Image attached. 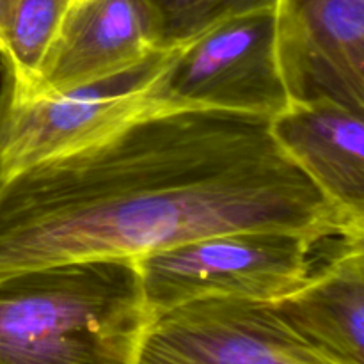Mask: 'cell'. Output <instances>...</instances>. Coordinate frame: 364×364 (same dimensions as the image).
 <instances>
[{
    "label": "cell",
    "mask_w": 364,
    "mask_h": 364,
    "mask_svg": "<svg viewBox=\"0 0 364 364\" xmlns=\"http://www.w3.org/2000/svg\"><path fill=\"white\" fill-rule=\"evenodd\" d=\"M230 231L354 233L269 117L155 107L91 146L0 180V279L139 258Z\"/></svg>",
    "instance_id": "cell-1"
},
{
    "label": "cell",
    "mask_w": 364,
    "mask_h": 364,
    "mask_svg": "<svg viewBox=\"0 0 364 364\" xmlns=\"http://www.w3.org/2000/svg\"><path fill=\"white\" fill-rule=\"evenodd\" d=\"M151 320L135 258L21 270L0 279V364H137Z\"/></svg>",
    "instance_id": "cell-2"
},
{
    "label": "cell",
    "mask_w": 364,
    "mask_h": 364,
    "mask_svg": "<svg viewBox=\"0 0 364 364\" xmlns=\"http://www.w3.org/2000/svg\"><path fill=\"white\" fill-rule=\"evenodd\" d=\"M318 245L290 231H230L148 252L135 265L156 316L205 299L281 301L306 283Z\"/></svg>",
    "instance_id": "cell-3"
},
{
    "label": "cell",
    "mask_w": 364,
    "mask_h": 364,
    "mask_svg": "<svg viewBox=\"0 0 364 364\" xmlns=\"http://www.w3.org/2000/svg\"><path fill=\"white\" fill-rule=\"evenodd\" d=\"M176 50H155L124 73L60 95L14 96L4 85L0 180L91 146L160 107L156 92Z\"/></svg>",
    "instance_id": "cell-4"
},
{
    "label": "cell",
    "mask_w": 364,
    "mask_h": 364,
    "mask_svg": "<svg viewBox=\"0 0 364 364\" xmlns=\"http://www.w3.org/2000/svg\"><path fill=\"white\" fill-rule=\"evenodd\" d=\"M156 102L276 117L290 105L277 52L276 11L231 18L176 50Z\"/></svg>",
    "instance_id": "cell-5"
},
{
    "label": "cell",
    "mask_w": 364,
    "mask_h": 364,
    "mask_svg": "<svg viewBox=\"0 0 364 364\" xmlns=\"http://www.w3.org/2000/svg\"><path fill=\"white\" fill-rule=\"evenodd\" d=\"M137 364H341L288 326L272 302L205 299L153 316Z\"/></svg>",
    "instance_id": "cell-6"
},
{
    "label": "cell",
    "mask_w": 364,
    "mask_h": 364,
    "mask_svg": "<svg viewBox=\"0 0 364 364\" xmlns=\"http://www.w3.org/2000/svg\"><path fill=\"white\" fill-rule=\"evenodd\" d=\"M277 52L291 102L364 116V0H279Z\"/></svg>",
    "instance_id": "cell-7"
},
{
    "label": "cell",
    "mask_w": 364,
    "mask_h": 364,
    "mask_svg": "<svg viewBox=\"0 0 364 364\" xmlns=\"http://www.w3.org/2000/svg\"><path fill=\"white\" fill-rule=\"evenodd\" d=\"M155 50L142 0H73L28 95H60L100 84Z\"/></svg>",
    "instance_id": "cell-8"
},
{
    "label": "cell",
    "mask_w": 364,
    "mask_h": 364,
    "mask_svg": "<svg viewBox=\"0 0 364 364\" xmlns=\"http://www.w3.org/2000/svg\"><path fill=\"white\" fill-rule=\"evenodd\" d=\"M270 132L352 231H364L363 114L323 98L290 102Z\"/></svg>",
    "instance_id": "cell-9"
},
{
    "label": "cell",
    "mask_w": 364,
    "mask_h": 364,
    "mask_svg": "<svg viewBox=\"0 0 364 364\" xmlns=\"http://www.w3.org/2000/svg\"><path fill=\"white\" fill-rule=\"evenodd\" d=\"M272 304L316 348L341 364H364V231L331 240L306 283Z\"/></svg>",
    "instance_id": "cell-10"
},
{
    "label": "cell",
    "mask_w": 364,
    "mask_h": 364,
    "mask_svg": "<svg viewBox=\"0 0 364 364\" xmlns=\"http://www.w3.org/2000/svg\"><path fill=\"white\" fill-rule=\"evenodd\" d=\"M71 4L73 0H0V53L7 64L9 92L34 91Z\"/></svg>",
    "instance_id": "cell-11"
},
{
    "label": "cell",
    "mask_w": 364,
    "mask_h": 364,
    "mask_svg": "<svg viewBox=\"0 0 364 364\" xmlns=\"http://www.w3.org/2000/svg\"><path fill=\"white\" fill-rule=\"evenodd\" d=\"M148 11L153 45L173 50L208 28L258 11H276L279 0H142Z\"/></svg>",
    "instance_id": "cell-12"
},
{
    "label": "cell",
    "mask_w": 364,
    "mask_h": 364,
    "mask_svg": "<svg viewBox=\"0 0 364 364\" xmlns=\"http://www.w3.org/2000/svg\"><path fill=\"white\" fill-rule=\"evenodd\" d=\"M6 75H7V64L4 55L0 53V98H2V92H4V85H6Z\"/></svg>",
    "instance_id": "cell-13"
}]
</instances>
